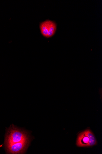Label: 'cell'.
<instances>
[{
	"mask_svg": "<svg viewBox=\"0 0 102 154\" xmlns=\"http://www.w3.org/2000/svg\"><path fill=\"white\" fill-rule=\"evenodd\" d=\"M89 139L85 131H84L79 135L77 145L78 146L80 147L89 146Z\"/></svg>",
	"mask_w": 102,
	"mask_h": 154,
	"instance_id": "cell-4",
	"label": "cell"
},
{
	"mask_svg": "<svg viewBox=\"0 0 102 154\" xmlns=\"http://www.w3.org/2000/svg\"><path fill=\"white\" fill-rule=\"evenodd\" d=\"M39 26L42 35L46 38H49L55 34L57 25L54 21L48 20L41 22Z\"/></svg>",
	"mask_w": 102,
	"mask_h": 154,
	"instance_id": "cell-2",
	"label": "cell"
},
{
	"mask_svg": "<svg viewBox=\"0 0 102 154\" xmlns=\"http://www.w3.org/2000/svg\"><path fill=\"white\" fill-rule=\"evenodd\" d=\"M30 142V140H28L6 146L7 152L10 154L23 153L28 146Z\"/></svg>",
	"mask_w": 102,
	"mask_h": 154,
	"instance_id": "cell-3",
	"label": "cell"
},
{
	"mask_svg": "<svg viewBox=\"0 0 102 154\" xmlns=\"http://www.w3.org/2000/svg\"><path fill=\"white\" fill-rule=\"evenodd\" d=\"M85 131L89 139V146H93L96 145V140L92 132L89 130H87Z\"/></svg>",
	"mask_w": 102,
	"mask_h": 154,
	"instance_id": "cell-5",
	"label": "cell"
},
{
	"mask_svg": "<svg viewBox=\"0 0 102 154\" xmlns=\"http://www.w3.org/2000/svg\"><path fill=\"white\" fill-rule=\"evenodd\" d=\"M30 140L27 133L12 125L8 129L5 141L6 146Z\"/></svg>",
	"mask_w": 102,
	"mask_h": 154,
	"instance_id": "cell-1",
	"label": "cell"
}]
</instances>
